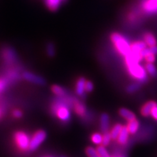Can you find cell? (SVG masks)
Instances as JSON below:
<instances>
[{
	"instance_id": "6da1fadb",
	"label": "cell",
	"mask_w": 157,
	"mask_h": 157,
	"mask_svg": "<svg viewBox=\"0 0 157 157\" xmlns=\"http://www.w3.org/2000/svg\"><path fill=\"white\" fill-rule=\"evenodd\" d=\"M68 101L59 100L56 101L52 106V113L57 116L59 119L67 122L70 119L71 113L69 108Z\"/></svg>"
},
{
	"instance_id": "7a4b0ae2",
	"label": "cell",
	"mask_w": 157,
	"mask_h": 157,
	"mask_svg": "<svg viewBox=\"0 0 157 157\" xmlns=\"http://www.w3.org/2000/svg\"><path fill=\"white\" fill-rule=\"evenodd\" d=\"M111 39L114 44L115 48L121 55L126 56L131 51V45H130L126 39L119 33L111 34Z\"/></svg>"
},
{
	"instance_id": "3957f363",
	"label": "cell",
	"mask_w": 157,
	"mask_h": 157,
	"mask_svg": "<svg viewBox=\"0 0 157 157\" xmlns=\"http://www.w3.org/2000/svg\"><path fill=\"white\" fill-rule=\"evenodd\" d=\"M127 67L128 71L130 75L132 77H134L136 79L141 82H145L147 81V71L139 63H135V64H132Z\"/></svg>"
},
{
	"instance_id": "277c9868",
	"label": "cell",
	"mask_w": 157,
	"mask_h": 157,
	"mask_svg": "<svg viewBox=\"0 0 157 157\" xmlns=\"http://www.w3.org/2000/svg\"><path fill=\"white\" fill-rule=\"evenodd\" d=\"M14 138L18 149L22 151H26L29 149L30 139L27 134L23 132H18L14 134Z\"/></svg>"
},
{
	"instance_id": "5b68a950",
	"label": "cell",
	"mask_w": 157,
	"mask_h": 157,
	"mask_svg": "<svg viewBox=\"0 0 157 157\" xmlns=\"http://www.w3.org/2000/svg\"><path fill=\"white\" fill-rule=\"evenodd\" d=\"M46 133L43 130H39L36 132L30 139L29 149L34 151L37 149L46 138Z\"/></svg>"
},
{
	"instance_id": "8992f818",
	"label": "cell",
	"mask_w": 157,
	"mask_h": 157,
	"mask_svg": "<svg viewBox=\"0 0 157 157\" xmlns=\"http://www.w3.org/2000/svg\"><path fill=\"white\" fill-rule=\"evenodd\" d=\"M143 57L141 55V52H135L131 51L125 56V62L127 66L135 64V63H139V62L142 60Z\"/></svg>"
},
{
	"instance_id": "52a82bcc",
	"label": "cell",
	"mask_w": 157,
	"mask_h": 157,
	"mask_svg": "<svg viewBox=\"0 0 157 157\" xmlns=\"http://www.w3.org/2000/svg\"><path fill=\"white\" fill-rule=\"evenodd\" d=\"M143 9L150 14L157 13V0H146L143 4Z\"/></svg>"
},
{
	"instance_id": "ba28073f",
	"label": "cell",
	"mask_w": 157,
	"mask_h": 157,
	"mask_svg": "<svg viewBox=\"0 0 157 157\" xmlns=\"http://www.w3.org/2000/svg\"><path fill=\"white\" fill-rule=\"evenodd\" d=\"M23 77L26 80L33 83H36V84L42 85L44 83V80L43 78H41V77H39L38 75H34L32 73H29V72L24 73Z\"/></svg>"
},
{
	"instance_id": "9c48e42d",
	"label": "cell",
	"mask_w": 157,
	"mask_h": 157,
	"mask_svg": "<svg viewBox=\"0 0 157 157\" xmlns=\"http://www.w3.org/2000/svg\"><path fill=\"white\" fill-rule=\"evenodd\" d=\"M157 104L155 101H148L147 103H146L143 107H142L141 109V113L144 117H148L151 115L152 110H153V108Z\"/></svg>"
},
{
	"instance_id": "30bf717a",
	"label": "cell",
	"mask_w": 157,
	"mask_h": 157,
	"mask_svg": "<svg viewBox=\"0 0 157 157\" xmlns=\"http://www.w3.org/2000/svg\"><path fill=\"white\" fill-rule=\"evenodd\" d=\"M129 132L126 126H123L119 136L117 137L118 143L121 145H125L129 139Z\"/></svg>"
},
{
	"instance_id": "8fae6325",
	"label": "cell",
	"mask_w": 157,
	"mask_h": 157,
	"mask_svg": "<svg viewBox=\"0 0 157 157\" xmlns=\"http://www.w3.org/2000/svg\"><path fill=\"white\" fill-rule=\"evenodd\" d=\"M109 117L107 114H102L100 117V128L101 130L105 133L109 130Z\"/></svg>"
},
{
	"instance_id": "7c38bea8",
	"label": "cell",
	"mask_w": 157,
	"mask_h": 157,
	"mask_svg": "<svg viewBox=\"0 0 157 157\" xmlns=\"http://www.w3.org/2000/svg\"><path fill=\"white\" fill-rule=\"evenodd\" d=\"M73 105H74V109L76 113L81 117H84L86 114V109L85 105L82 103L75 100L73 101Z\"/></svg>"
},
{
	"instance_id": "4fadbf2b",
	"label": "cell",
	"mask_w": 157,
	"mask_h": 157,
	"mask_svg": "<svg viewBox=\"0 0 157 157\" xmlns=\"http://www.w3.org/2000/svg\"><path fill=\"white\" fill-rule=\"evenodd\" d=\"M126 127L130 134H134L139 129L140 122L136 120V119L133 121H128V123Z\"/></svg>"
},
{
	"instance_id": "5bb4252c",
	"label": "cell",
	"mask_w": 157,
	"mask_h": 157,
	"mask_svg": "<svg viewBox=\"0 0 157 157\" xmlns=\"http://www.w3.org/2000/svg\"><path fill=\"white\" fill-rule=\"evenodd\" d=\"M86 81L84 78H80L76 84V92L78 95L82 96L85 92Z\"/></svg>"
},
{
	"instance_id": "9a60e30c",
	"label": "cell",
	"mask_w": 157,
	"mask_h": 157,
	"mask_svg": "<svg viewBox=\"0 0 157 157\" xmlns=\"http://www.w3.org/2000/svg\"><path fill=\"white\" fill-rule=\"evenodd\" d=\"M131 51L140 53L142 50L147 48V44L145 41H136L131 44Z\"/></svg>"
},
{
	"instance_id": "2e32d148",
	"label": "cell",
	"mask_w": 157,
	"mask_h": 157,
	"mask_svg": "<svg viewBox=\"0 0 157 157\" xmlns=\"http://www.w3.org/2000/svg\"><path fill=\"white\" fill-rule=\"evenodd\" d=\"M3 58L6 60V62L11 63L14 62L16 60V55L11 49H6L3 52Z\"/></svg>"
},
{
	"instance_id": "e0dca14e",
	"label": "cell",
	"mask_w": 157,
	"mask_h": 157,
	"mask_svg": "<svg viewBox=\"0 0 157 157\" xmlns=\"http://www.w3.org/2000/svg\"><path fill=\"white\" fill-rule=\"evenodd\" d=\"M119 113L121 117H122L127 120L128 121H131L136 119L135 115L132 111H129L128 109H125V108H122L119 111Z\"/></svg>"
},
{
	"instance_id": "ac0fdd59",
	"label": "cell",
	"mask_w": 157,
	"mask_h": 157,
	"mask_svg": "<svg viewBox=\"0 0 157 157\" xmlns=\"http://www.w3.org/2000/svg\"><path fill=\"white\" fill-rule=\"evenodd\" d=\"M144 41L149 47L156 45V40L155 37L151 33H147L144 36Z\"/></svg>"
},
{
	"instance_id": "d6986e66",
	"label": "cell",
	"mask_w": 157,
	"mask_h": 157,
	"mask_svg": "<svg viewBox=\"0 0 157 157\" xmlns=\"http://www.w3.org/2000/svg\"><path fill=\"white\" fill-rule=\"evenodd\" d=\"M62 0H45L47 6L51 11H56L60 7Z\"/></svg>"
},
{
	"instance_id": "ffe728a7",
	"label": "cell",
	"mask_w": 157,
	"mask_h": 157,
	"mask_svg": "<svg viewBox=\"0 0 157 157\" xmlns=\"http://www.w3.org/2000/svg\"><path fill=\"white\" fill-rule=\"evenodd\" d=\"M122 127L123 126H122L121 124H117L113 126V128L110 132L113 140L117 139L118 136H119L122 130Z\"/></svg>"
},
{
	"instance_id": "44dd1931",
	"label": "cell",
	"mask_w": 157,
	"mask_h": 157,
	"mask_svg": "<svg viewBox=\"0 0 157 157\" xmlns=\"http://www.w3.org/2000/svg\"><path fill=\"white\" fill-rule=\"evenodd\" d=\"M145 70L151 76L156 77L157 75V70L153 63H147L145 65Z\"/></svg>"
},
{
	"instance_id": "7402d4cb",
	"label": "cell",
	"mask_w": 157,
	"mask_h": 157,
	"mask_svg": "<svg viewBox=\"0 0 157 157\" xmlns=\"http://www.w3.org/2000/svg\"><path fill=\"white\" fill-rule=\"evenodd\" d=\"M91 140L94 144L100 145L102 144L103 136L100 133H94L91 136Z\"/></svg>"
},
{
	"instance_id": "603a6c76",
	"label": "cell",
	"mask_w": 157,
	"mask_h": 157,
	"mask_svg": "<svg viewBox=\"0 0 157 157\" xmlns=\"http://www.w3.org/2000/svg\"><path fill=\"white\" fill-rule=\"evenodd\" d=\"M96 150L100 157H111L104 145L98 146L96 148Z\"/></svg>"
},
{
	"instance_id": "cb8c5ba5",
	"label": "cell",
	"mask_w": 157,
	"mask_h": 157,
	"mask_svg": "<svg viewBox=\"0 0 157 157\" xmlns=\"http://www.w3.org/2000/svg\"><path fill=\"white\" fill-rule=\"evenodd\" d=\"M52 90L55 94H56L58 96H60V97H62L63 96H64L66 94L65 90H63L62 87H60V86H58V85H54L52 88Z\"/></svg>"
},
{
	"instance_id": "d4e9b609",
	"label": "cell",
	"mask_w": 157,
	"mask_h": 157,
	"mask_svg": "<svg viewBox=\"0 0 157 157\" xmlns=\"http://www.w3.org/2000/svg\"><path fill=\"white\" fill-rule=\"evenodd\" d=\"M86 153L88 157H100L98 151L92 147H88L86 149Z\"/></svg>"
},
{
	"instance_id": "484cf974",
	"label": "cell",
	"mask_w": 157,
	"mask_h": 157,
	"mask_svg": "<svg viewBox=\"0 0 157 157\" xmlns=\"http://www.w3.org/2000/svg\"><path fill=\"white\" fill-rule=\"evenodd\" d=\"M111 139H112V137H111V134L109 133V132H105V133H104V135L103 136V141H102L103 145H104V147L107 146L110 144V141H111Z\"/></svg>"
},
{
	"instance_id": "4316f807",
	"label": "cell",
	"mask_w": 157,
	"mask_h": 157,
	"mask_svg": "<svg viewBox=\"0 0 157 157\" xmlns=\"http://www.w3.org/2000/svg\"><path fill=\"white\" fill-rule=\"evenodd\" d=\"M141 85L140 83H133V84L130 85L128 86L127 87L126 90L129 93H133L137 90L140 88Z\"/></svg>"
},
{
	"instance_id": "83f0119b",
	"label": "cell",
	"mask_w": 157,
	"mask_h": 157,
	"mask_svg": "<svg viewBox=\"0 0 157 157\" xmlns=\"http://www.w3.org/2000/svg\"><path fill=\"white\" fill-rule=\"evenodd\" d=\"M47 51L48 55L50 56H53L54 55H55V47H54V45H52V43H49L48 45H47Z\"/></svg>"
},
{
	"instance_id": "f1b7e54d",
	"label": "cell",
	"mask_w": 157,
	"mask_h": 157,
	"mask_svg": "<svg viewBox=\"0 0 157 157\" xmlns=\"http://www.w3.org/2000/svg\"><path fill=\"white\" fill-rule=\"evenodd\" d=\"M144 58L145 59V60L147 63H153L156 60L155 55H153V54H152L151 52L149 53L148 55H147Z\"/></svg>"
},
{
	"instance_id": "f546056e",
	"label": "cell",
	"mask_w": 157,
	"mask_h": 157,
	"mask_svg": "<svg viewBox=\"0 0 157 157\" xmlns=\"http://www.w3.org/2000/svg\"><path fill=\"white\" fill-rule=\"evenodd\" d=\"M93 88H94V85H93L92 82L89 81H86V83H85V91L86 92H91Z\"/></svg>"
},
{
	"instance_id": "4dcf8cb0",
	"label": "cell",
	"mask_w": 157,
	"mask_h": 157,
	"mask_svg": "<svg viewBox=\"0 0 157 157\" xmlns=\"http://www.w3.org/2000/svg\"><path fill=\"white\" fill-rule=\"evenodd\" d=\"M151 115L153 117V119L157 121V105L152 110Z\"/></svg>"
},
{
	"instance_id": "1f68e13d",
	"label": "cell",
	"mask_w": 157,
	"mask_h": 157,
	"mask_svg": "<svg viewBox=\"0 0 157 157\" xmlns=\"http://www.w3.org/2000/svg\"><path fill=\"white\" fill-rule=\"evenodd\" d=\"M6 82L4 80H0V92L4 90V88H6Z\"/></svg>"
},
{
	"instance_id": "d6a6232c",
	"label": "cell",
	"mask_w": 157,
	"mask_h": 157,
	"mask_svg": "<svg viewBox=\"0 0 157 157\" xmlns=\"http://www.w3.org/2000/svg\"><path fill=\"white\" fill-rule=\"evenodd\" d=\"M13 115L17 118H20L22 117V112L19 110H15L13 112Z\"/></svg>"
},
{
	"instance_id": "836d02e7",
	"label": "cell",
	"mask_w": 157,
	"mask_h": 157,
	"mask_svg": "<svg viewBox=\"0 0 157 157\" xmlns=\"http://www.w3.org/2000/svg\"><path fill=\"white\" fill-rule=\"evenodd\" d=\"M149 50L152 54H153V55H156L157 54V46L155 45L153 47H151L149 48Z\"/></svg>"
},
{
	"instance_id": "e575fe53",
	"label": "cell",
	"mask_w": 157,
	"mask_h": 157,
	"mask_svg": "<svg viewBox=\"0 0 157 157\" xmlns=\"http://www.w3.org/2000/svg\"><path fill=\"white\" fill-rule=\"evenodd\" d=\"M111 157H121V153H115L111 156Z\"/></svg>"
},
{
	"instance_id": "d590c367",
	"label": "cell",
	"mask_w": 157,
	"mask_h": 157,
	"mask_svg": "<svg viewBox=\"0 0 157 157\" xmlns=\"http://www.w3.org/2000/svg\"><path fill=\"white\" fill-rule=\"evenodd\" d=\"M121 157H127L124 153H121Z\"/></svg>"
},
{
	"instance_id": "8d00e7d4",
	"label": "cell",
	"mask_w": 157,
	"mask_h": 157,
	"mask_svg": "<svg viewBox=\"0 0 157 157\" xmlns=\"http://www.w3.org/2000/svg\"><path fill=\"white\" fill-rule=\"evenodd\" d=\"M1 115H2V110L0 109V117H1Z\"/></svg>"
},
{
	"instance_id": "74e56055",
	"label": "cell",
	"mask_w": 157,
	"mask_h": 157,
	"mask_svg": "<svg viewBox=\"0 0 157 157\" xmlns=\"http://www.w3.org/2000/svg\"><path fill=\"white\" fill-rule=\"evenodd\" d=\"M45 157H52V156H45Z\"/></svg>"
}]
</instances>
